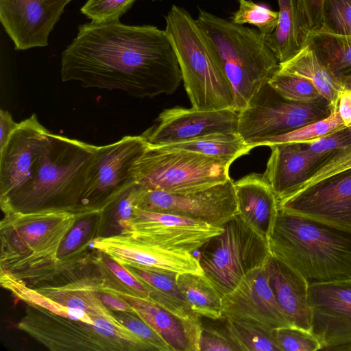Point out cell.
<instances>
[{
  "label": "cell",
  "mask_w": 351,
  "mask_h": 351,
  "mask_svg": "<svg viewBox=\"0 0 351 351\" xmlns=\"http://www.w3.org/2000/svg\"><path fill=\"white\" fill-rule=\"evenodd\" d=\"M98 252V251H97ZM95 257L110 276L123 287L128 288L134 295L145 299H149V293L145 285L110 256L99 252Z\"/></svg>",
  "instance_id": "obj_44"
},
{
  "label": "cell",
  "mask_w": 351,
  "mask_h": 351,
  "mask_svg": "<svg viewBox=\"0 0 351 351\" xmlns=\"http://www.w3.org/2000/svg\"><path fill=\"white\" fill-rule=\"evenodd\" d=\"M114 317L153 351H172L165 341L135 313L117 311Z\"/></svg>",
  "instance_id": "obj_42"
},
{
  "label": "cell",
  "mask_w": 351,
  "mask_h": 351,
  "mask_svg": "<svg viewBox=\"0 0 351 351\" xmlns=\"http://www.w3.org/2000/svg\"><path fill=\"white\" fill-rule=\"evenodd\" d=\"M337 110L346 128H351V88L343 87L339 93Z\"/></svg>",
  "instance_id": "obj_47"
},
{
  "label": "cell",
  "mask_w": 351,
  "mask_h": 351,
  "mask_svg": "<svg viewBox=\"0 0 351 351\" xmlns=\"http://www.w3.org/2000/svg\"><path fill=\"white\" fill-rule=\"evenodd\" d=\"M177 283L191 309L202 317H222V296L204 274H178Z\"/></svg>",
  "instance_id": "obj_29"
},
{
  "label": "cell",
  "mask_w": 351,
  "mask_h": 351,
  "mask_svg": "<svg viewBox=\"0 0 351 351\" xmlns=\"http://www.w3.org/2000/svg\"><path fill=\"white\" fill-rule=\"evenodd\" d=\"M145 189L134 182L122 190L104 208L105 222H113L119 233L125 232L134 215L136 202Z\"/></svg>",
  "instance_id": "obj_37"
},
{
  "label": "cell",
  "mask_w": 351,
  "mask_h": 351,
  "mask_svg": "<svg viewBox=\"0 0 351 351\" xmlns=\"http://www.w3.org/2000/svg\"><path fill=\"white\" fill-rule=\"evenodd\" d=\"M60 71L64 82L121 90L140 98L171 94L182 81L165 29L119 21L80 25L62 53Z\"/></svg>",
  "instance_id": "obj_1"
},
{
  "label": "cell",
  "mask_w": 351,
  "mask_h": 351,
  "mask_svg": "<svg viewBox=\"0 0 351 351\" xmlns=\"http://www.w3.org/2000/svg\"><path fill=\"white\" fill-rule=\"evenodd\" d=\"M196 21L214 45L240 112L279 69V62L258 29L199 10Z\"/></svg>",
  "instance_id": "obj_6"
},
{
  "label": "cell",
  "mask_w": 351,
  "mask_h": 351,
  "mask_svg": "<svg viewBox=\"0 0 351 351\" xmlns=\"http://www.w3.org/2000/svg\"><path fill=\"white\" fill-rule=\"evenodd\" d=\"M209 321L205 317H201L199 351H237L229 338L222 317L221 324Z\"/></svg>",
  "instance_id": "obj_43"
},
{
  "label": "cell",
  "mask_w": 351,
  "mask_h": 351,
  "mask_svg": "<svg viewBox=\"0 0 351 351\" xmlns=\"http://www.w3.org/2000/svg\"><path fill=\"white\" fill-rule=\"evenodd\" d=\"M230 165L196 152L148 145L132 172L145 190L186 192L226 181Z\"/></svg>",
  "instance_id": "obj_9"
},
{
  "label": "cell",
  "mask_w": 351,
  "mask_h": 351,
  "mask_svg": "<svg viewBox=\"0 0 351 351\" xmlns=\"http://www.w3.org/2000/svg\"><path fill=\"white\" fill-rule=\"evenodd\" d=\"M103 208L88 210L80 217L64 237L58 250V261L79 252L88 250L90 243L104 227Z\"/></svg>",
  "instance_id": "obj_34"
},
{
  "label": "cell",
  "mask_w": 351,
  "mask_h": 351,
  "mask_svg": "<svg viewBox=\"0 0 351 351\" xmlns=\"http://www.w3.org/2000/svg\"><path fill=\"white\" fill-rule=\"evenodd\" d=\"M265 268L274 297L292 325L311 332L308 282L297 270L272 255Z\"/></svg>",
  "instance_id": "obj_23"
},
{
  "label": "cell",
  "mask_w": 351,
  "mask_h": 351,
  "mask_svg": "<svg viewBox=\"0 0 351 351\" xmlns=\"http://www.w3.org/2000/svg\"><path fill=\"white\" fill-rule=\"evenodd\" d=\"M156 147L196 152L230 164L252 149L237 132L209 134L189 141Z\"/></svg>",
  "instance_id": "obj_30"
},
{
  "label": "cell",
  "mask_w": 351,
  "mask_h": 351,
  "mask_svg": "<svg viewBox=\"0 0 351 351\" xmlns=\"http://www.w3.org/2000/svg\"><path fill=\"white\" fill-rule=\"evenodd\" d=\"M307 44L338 78L351 71V36L314 31L309 32Z\"/></svg>",
  "instance_id": "obj_31"
},
{
  "label": "cell",
  "mask_w": 351,
  "mask_h": 351,
  "mask_svg": "<svg viewBox=\"0 0 351 351\" xmlns=\"http://www.w3.org/2000/svg\"><path fill=\"white\" fill-rule=\"evenodd\" d=\"M323 0H298L302 19L307 32L313 29L319 6Z\"/></svg>",
  "instance_id": "obj_46"
},
{
  "label": "cell",
  "mask_w": 351,
  "mask_h": 351,
  "mask_svg": "<svg viewBox=\"0 0 351 351\" xmlns=\"http://www.w3.org/2000/svg\"><path fill=\"white\" fill-rule=\"evenodd\" d=\"M278 208L351 228V166L279 201Z\"/></svg>",
  "instance_id": "obj_17"
},
{
  "label": "cell",
  "mask_w": 351,
  "mask_h": 351,
  "mask_svg": "<svg viewBox=\"0 0 351 351\" xmlns=\"http://www.w3.org/2000/svg\"><path fill=\"white\" fill-rule=\"evenodd\" d=\"M137 0H87L81 12L93 23L101 24L119 21Z\"/></svg>",
  "instance_id": "obj_40"
},
{
  "label": "cell",
  "mask_w": 351,
  "mask_h": 351,
  "mask_svg": "<svg viewBox=\"0 0 351 351\" xmlns=\"http://www.w3.org/2000/svg\"><path fill=\"white\" fill-rule=\"evenodd\" d=\"M199 250L204 274L221 296L232 291L247 274L264 267L271 255L268 241L239 215Z\"/></svg>",
  "instance_id": "obj_8"
},
{
  "label": "cell",
  "mask_w": 351,
  "mask_h": 351,
  "mask_svg": "<svg viewBox=\"0 0 351 351\" xmlns=\"http://www.w3.org/2000/svg\"><path fill=\"white\" fill-rule=\"evenodd\" d=\"M344 87L351 88V71L339 77Z\"/></svg>",
  "instance_id": "obj_50"
},
{
  "label": "cell",
  "mask_w": 351,
  "mask_h": 351,
  "mask_svg": "<svg viewBox=\"0 0 351 351\" xmlns=\"http://www.w3.org/2000/svg\"><path fill=\"white\" fill-rule=\"evenodd\" d=\"M90 247L121 265L136 264L177 274H204L198 258L186 251L173 250L146 242L128 234L95 238Z\"/></svg>",
  "instance_id": "obj_19"
},
{
  "label": "cell",
  "mask_w": 351,
  "mask_h": 351,
  "mask_svg": "<svg viewBox=\"0 0 351 351\" xmlns=\"http://www.w3.org/2000/svg\"><path fill=\"white\" fill-rule=\"evenodd\" d=\"M0 282L2 287L10 291L17 299L23 300L27 304L42 307L56 315L71 319L80 321L88 324H94L92 316L84 311L69 308L53 301L34 288L27 285L22 280L1 269Z\"/></svg>",
  "instance_id": "obj_33"
},
{
  "label": "cell",
  "mask_w": 351,
  "mask_h": 351,
  "mask_svg": "<svg viewBox=\"0 0 351 351\" xmlns=\"http://www.w3.org/2000/svg\"><path fill=\"white\" fill-rule=\"evenodd\" d=\"M87 210L77 208L3 212L0 223L1 269L23 280L57 262L64 237Z\"/></svg>",
  "instance_id": "obj_5"
},
{
  "label": "cell",
  "mask_w": 351,
  "mask_h": 351,
  "mask_svg": "<svg viewBox=\"0 0 351 351\" xmlns=\"http://www.w3.org/2000/svg\"><path fill=\"white\" fill-rule=\"evenodd\" d=\"M105 278L101 291L125 300L134 311L152 328L172 351H189V341L182 322L171 313L150 300L134 295L128 288L109 276Z\"/></svg>",
  "instance_id": "obj_25"
},
{
  "label": "cell",
  "mask_w": 351,
  "mask_h": 351,
  "mask_svg": "<svg viewBox=\"0 0 351 351\" xmlns=\"http://www.w3.org/2000/svg\"><path fill=\"white\" fill-rule=\"evenodd\" d=\"M337 107L326 118L314 121L289 132L269 137L258 143L256 147L271 146L287 143H309L346 128Z\"/></svg>",
  "instance_id": "obj_35"
},
{
  "label": "cell",
  "mask_w": 351,
  "mask_h": 351,
  "mask_svg": "<svg viewBox=\"0 0 351 351\" xmlns=\"http://www.w3.org/2000/svg\"><path fill=\"white\" fill-rule=\"evenodd\" d=\"M153 1H157V0H153Z\"/></svg>",
  "instance_id": "obj_51"
},
{
  "label": "cell",
  "mask_w": 351,
  "mask_h": 351,
  "mask_svg": "<svg viewBox=\"0 0 351 351\" xmlns=\"http://www.w3.org/2000/svg\"><path fill=\"white\" fill-rule=\"evenodd\" d=\"M268 243L309 284L351 279V228L278 208Z\"/></svg>",
  "instance_id": "obj_2"
},
{
  "label": "cell",
  "mask_w": 351,
  "mask_h": 351,
  "mask_svg": "<svg viewBox=\"0 0 351 351\" xmlns=\"http://www.w3.org/2000/svg\"><path fill=\"white\" fill-rule=\"evenodd\" d=\"M27 304L17 328L50 350L139 351L142 345L118 319L94 315L88 324Z\"/></svg>",
  "instance_id": "obj_7"
},
{
  "label": "cell",
  "mask_w": 351,
  "mask_h": 351,
  "mask_svg": "<svg viewBox=\"0 0 351 351\" xmlns=\"http://www.w3.org/2000/svg\"><path fill=\"white\" fill-rule=\"evenodd\" d=\"M99 298L112 311L135 313L132 306L125 300L116 295L100 291L99 292Z\"/></svg>",
  "instance_id": "obj_49"
},
{
  "label": "cell",
  "mask_w": 351,
  "mask_h": 351,
  "mask_svg": "<svg viewBox=\"0 0 351 351\" xmlns=\"http://www.w3.org/2000/svg\"><path fill=\"white\" fill-rule=\"evenodd\" d=\"M222 318L237 351H280L274 340V328L248 319L223 316Z\"/></svg>",
  "instance_id": "obj_32"
},
{
  "label": "cell",
  "mask_w": 351,
  "mask_h": 351,
  "mask_svg": "<svg viewBox=\"0 0 351 351\" xmlns=\"http://www.w3.org/2000/svg\"><path fill=\"white\" fill-rule=\"evenodd\" d=\"M239 112L232 108L200 110L174 107L162 111L141 135L151 146L189 141L218 133H237Z\"/></svg>",
  "instance_id": "obj_15"
},
{
  "label": "cell",
  "mask_w": 351,
  "mask_h": 351,
  "mask_svg": "<svg viewBox=\"0 0 351 351\" xmlns=\"http://www.w3.org/2000/svg\"><path fill=\"white\" fill-rule=\"evenodd\" d=\"M278 21L275 30L264 38L279 63L287 61L306 45L308 32L304 25L298 0H278Z\"/></svg>",
  "instance_id": "obj_27"
},
{
  "label": "cell",
  "mask_w": 351,
  "mask_h": 351,
  "mask_svg": "<svg viewBox=\"0 0 351 351\" xmlns=\"http://www.w3.org/2000/svg\"><path fill=\"white\" fill-rule=\"evenodd\" d=\"M223 228L169 213L134 208L128 234L148 243L173 250L194 252Z\"/></svg>",
  "instance_id": "obj_16"
},
{
  "label": "cell",
  "mask_w": 351,
  "mask_h": 351,
  "mask_svg": "<svg viewBox=\"0 0 351 351\" xmlns=\"http://www.w3.org/2000/svg\"><path fill=\"white\" fill-rule=\"evenodd\" d=\"M269 147L271 152L263 177L278 202L291 195L328 154L311 153L305 143H279Z\"/></svg>",
  "instance_id": "obj_22"
},
{
  "label": "cell",
  "mask_w": 351,
  "mask_h": 351,
  "mask_svg": "<svg viewBox=\"0 0 351 351\" xmlns=\"http://www.w3.org/2000/svg\"><path fill=\"white\" fill-rule=\"evenodd\" d=\"M165 31L180 66L192 108L200 110L232 108L234 90L214 45L196 19L173 5Z\"/></svg>",
  "instance_id": "obj_4"
},
{
  "label": "cell",
  "mask_w": 351,
  "mask_h": 351,
  "mask_svg": "<svg viewBox=\"0 0 351 351\" xmlns=\"http://www.w3.org/2000/svg\"><path fill=\"white\" fill-rule=\"evenodd\" d=\"M308 299L320 350L351 351V279L309 284Z\"/></svg>",
  "instance_id": "obj_13"
},
{
  "label": "cell",
  "mask_w": 351,
  "mask_h": 351,
  "mask_svg": "<svg viewBox=\"0 0 351 351\" xmlns=\"http://www.w3.org/2000/svg\"><path fill=\"white\" fill-rule=\"evenodd\" d=\"M97 147L49 132L32 181L1 204L2 211L77 208Z\"/></svg>",
  "instance_id": "obj_3"
},
{
  "label": "cell",
  "mask_w": 351,
  "mask_h": 351,
  "mask_svg": "<svg viewBox=\"0 0 351 351\" xmlns=\"http://www.w3.org/2000/svg\"><path fill=\"white\" fill-rule=\"evenodd\" d=\"M148 144L142 135L125 136L97 146L77 207L102 209L115 195L135 182L132 169Z\"/></svg>",
  "instance_id": "obj_11"
},
{
  "label": "cell",
  "mask_w": 351,
  "mask_h": 351,
  "mask_svg": "<svg viewBox=\"0 0 351 351\" xmlns=\"http://www.w3.org/2000/svg\"><path fill=\"white\" fill-rule=\"evenodd\" d=\"M335 109L326 101L302 103L287 100L267 82L239 112L237 133L253 149L265 138L326 118Z\"/></svg>",
  "instance_id": "obj_10"
},
{
  "label": "cell",
  "mask_w": 351,
  "mask_h": 351,
  "mask_svg": "<svg viewBox=\"0 0 351 351\" xmlns=\"http://www.w3.org/2000/svg\"><path fill=\"white\" fill-rule=\"evenodd\" d=\"M104 285L105 278L100 273L99 276L86 274L65 283L40 286L34 289L64 306L83 310L90 315L117 319L99 298V292Z\"/></svg>",
  "instance_id": "obj_26"
},
{
  "label": "cell",
  "mask_w": 351,
  "mask_h": 351,
  "mask_svg": "<svg viewBox=\"0 0 351 351\" xmlns=\"http://www.w3.org/2000/svg\"><path fill=\"white\" fill-rule=\"evenodd\" d=\"M274 337L280 351H315L321 349L319 341L314 335L294 326L274 328Z\"/></svg>",
  "instance_id": "obj_41"
},
{
  "label": "cell",
  "mask_w": 351,
  "mask_h": 351,
  "mask_svg": "<svg viewBox=\"0 0 351 351\" xmlns=\"http://www.w3.org/2000/svg\"><path fill=\"white\" fill-rule=\"evenodd\" d=\"M123 266L145 285L149 293V300L171 313L182 322L189 341V351H199L202 316L191 309L180 290L176 280L178 274L136 264Z\"/></svg>",
  "instance_id": "obj_21"
},
{
  "label": "cell",
  "mask_w": 351,
  "mask_h": 351,
  "mask_svg": "<svg viewBox=\"0 0 351 351\" xmlns=\"http://www.w3.org/2000/svg\"><path fill=\"white\" fill-rule=\"evenodd\" d=\"M10 112L7 110L0 111V149L3 148L8 142L11 134L19 126Z\"/></svg>",
  "instance_id": "obj_48"
},
{
  "label": "cell",
  "mask_w": 351,
  "mask_h": 351,
  "mask_svg": "<svg viewBox=\"0 0 351 351\" xmlns=\"http://www.w3.org/2000/svg\"><path fill=\"white\" fill-rule=\"evenodd\" d=\"M278 71L308 80L328 101L332 109L337 107L339 93L343 86L308 44L293 58L280 63Z\"/></svg>",
  "instance_id": "obj_28"
},
{
  "label": "cell",
  "mask_w": 351,
  "mask_h": 351,
  "mask_svg": "<svg viewBox=\"0 0 351 351\" xmlns=\"http://www.w3.org/2000/svg\"><path fill=\"white\" fill-rule=\"evenodd\" d=\"M221 301L223 317L248 319L272 328L293 326L274 297L265 267L247 274Z\"/></svg>",
  "instance_id": "obj_20"
},
{
  "label": "cell",
  "mask_w": 351,
  "mask_h": 351,
  "mask_svg": "<svg viewBox=\"0 0 351 351\" xmlns=\"http://www.w3.org/2000/svg\"><path fill=\"white\" fill-rule=\"evenodd\" d=\"M314 31L351 36V0H323L312 32Z\"/></svg>",
  "instance_id": "obj_36"
},
{
  "label": "cell",
  "mask_w": 351,
  "mask_h": 351,
  "mask_svg": "<svg viewBox=\"0 0 351 351\" xmlns=\"http://www.w3.org/2000/svg\"><path fill=\"white\" fill-rule=\"evenodd\" d=\"M225 182L186 192L144 190L136 208L180 215L223 228L239 215L234 184Z\"/></svg>",
  "instance_id": "obj_12"
},
{
  "label": "cell",
  "mask_w": 351,
  "mask_h": 351,
  "mask_svg": "<svg viewBox=\"0 0 351 351\" xmlns=\"http://www.w3.org/2000/svg\"><path fill=\"white\" fill-rule=\"evenodd\" d=\"M71 1L0 0V21L15 49L47 46L49 34Z\"/></svg>",
  "instance_id": "obj_18"
},
{
  "label": "cell",
  "mask_w": 351,
  "mask_h": 351,
  "mask_svg": "<svg viewBox=\"0 0 351 351\" xmlns=\"http://www.w3.org/2000/svg\"><path fill=\"white\" fill-rule=\"evenodd\" d=\"M49 132L33 114L19 123L0 149V204L32 181Z\"/></svg>",
  "instance_id": "obj_14"
},
{
  "label": "cell",
  "mask_w": 351,
  "mask_h": 351,
  "mask_svg": "<svg viewBox=\"0 0 351 351\" xmlns=\"http://www.w3.org/2000/svg\"><path fill=\"white\" fill-rule=\"evenodd\" d=\"M283 98L296 102H328L317 88L304 77L277 71L269 81Z\"/></svg>",
  "instance_id": "obj_38"
},
{
  "label": "cell",
  "mask_w": 351,
  "mask_h": 351,
  "mask_svg": "<svg viewBox=\"0 0 351 351\" xmlns=\"http://www.w3.org/2000/svg\"><path fill=\"white\" fill-rule=\"evenodd\" d=\"M239 8L233 14L232 21L243 25L256 26L263 36L271 34L276 29L278 21V11H274L265 5L252 0H238Z\"/></svg>",
  "instance_id": "obj_39"
},
{
  "label": "cell",
  "mask_w": 351,
  "mask_h": 351,
  "mask_svg": "<svg viewBox=\"0 0 351 351\" xmlns=\"http://www.w3.org/2000/svg\"><path fill=\"white\" fill-rule=\"evenodd\" d=\"M239 215L267 241L278 212V200L263 179L251 173L234 183Z\"/></svg>",
  "instance_id": "obj_24"
},
{
  "label": "cell",
  "mask_w": 351,
  "mask_h": 351,
  "mask_svg": "<svg viewBox=\"0 0 351 351\" xmlns=\"http://www.w3.org/2000/svg\"><path fill=\"white\" fill-rule=\"evenodd\" d=\"M308 149L315 154H324L351 145V128H346L309 143Z\"/></svg>",
  "instance_id": "obj_45"
}]
</instances>
